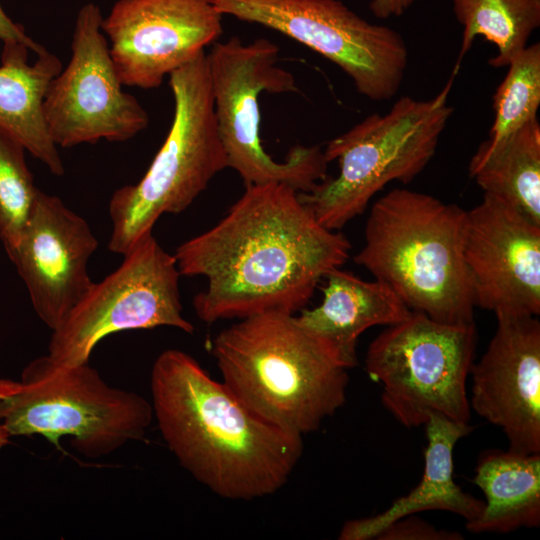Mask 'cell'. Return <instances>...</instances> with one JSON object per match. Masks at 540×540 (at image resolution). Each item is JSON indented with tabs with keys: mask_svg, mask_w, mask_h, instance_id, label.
Listing matches in <instances>:
<instances>
[{
	"mask_svg": "<svg viewBox=\"0 0 540 540\" xmlns=\"http://www.w3.org/2000/svg\"><path fill=\"white\" fill-rule=\"evenodd\" d=\"M463 258L475 307L496 316L539 315V225L484 194L466 211Z\"/></svg>",
	"mask_w": 540,
	"mask_h": 540,
	"instance_id": "obj_14",
	"label": "cell"
},
{
	"mask_svg": "<svg viewBox=\"0 0 540 540\" xmlns=\"http://www.w3.org/2000/svg\"><path fill=\"white\" fill-rule=\"evenodd\" d=\"M472 482L485 496L480 516L466 529L508 533L540 525V453L486 450L478 458Z\"/></svg>",
	"mask_w": 540,
	"mask_h": 540,
	"instance_id": "obj_20",
	"label": "cell"
},
{
	"mask_svg": "<svg viewBox=\"0 0 540 540\" xmlns=\"http://www.w3.org/2000/svg\"><path fill=\"white\" fill-rule=\"evenodd\" d=\"M323 288L322 303L303 310L298 321L328 343L351 369L357 364L359 336L377 325H394L411 310L386 284L366 281L339 268L331 270Z\"/></svg>",
	"mask_w": 540,
	"mask_h": 540,
	"instance_id": "obj_18",
	"label": "cell"
},
{
	"mask_svg": "<svg viewBox=\"0 0 540 540\" xmlns=\"http://www.w3.org/2000/svg\"><path fill=\"white\" fill-rule=\"evenodd\" d=\"M428 444L419 484L396 499L385 511L371 517L349 520L339 533L340 540H370L394 521L423 511L441 510L476 520L484 501L466 493L453 479V451L456 443L473 431L469 423L433 414L425 424Z\"/></svg>",
	"mask_w": 540,
	"mask_h": 540,
	"instance_id": "obj_17",
	"label": "cell"
},
{
	"mask_svg": "<svg viewBox=\"0 0 540 540\" xmlns=\"http://www.w3.org/2000/svg\"><path fill=\"white\" fill-rule=\"evenodd\" d=\"M8 382L9 380L0 379V400L7 390ZM9 438V434L7 433L3 425L0 423V448L8 443Z\"/></svg>",
	"mask_w": 540,
	"mask_h": 540,
	"instance_id": "obj_28",
	"label": "cell"
},
{
	"mask_svg": "<svg viewBox=\"0 0 540 540\" xmlns=\"http://www.w3.org/2000/svg\"><path fill=\"white\" fill-rule=\"evenodd\" d=\"M151 405L160 433L179 464L217 496L254 500L280 490L303 453V437L247 408L189 354L156 358Z\"/></svg>",
	"mask_w": 540,
	"mask_h": 540,
	"instance_id": "obj_2",
	"label": "cell"
},
{
	"mask_svg": "<svg viewBox=\"0 0 540 540\" xmlns=\"http://www.w3.org/2000/svg\"><path fill=\"white\" fill-rule=\"evenodd\" d=\"M25 151L17 139L0 128V239L7 255L19 241L39 190Z\"/></svg>",
	"mask_w": 540,
	"mask_h": 540,
	"instance_id": "obj_24",
	"label": "cell"
},
{
	"mask_svg": "<svg viewBox=\"0 0 540 540\" xmlns=\"http://www.w3.org/2000/svg\"><path fill=\"white\" fill-rule=\"evenodd\" d=\"M455 75L435 97H401L388 113H373L327 143L325 157L338 161V175L299 193L321 225L339 231L388 183L408 184L424 170L454 111L448 98Z\"/></svg>",
	"mask_w": 540,
	"mask_h": 540,
	"instance_id": "obj_6",
	"label": "cell"
},
{
	"mask_svg": "<svg viewBox=\"0 0 540 540\" xmlns=\"http://www.w3.org/2000/svg\"><path fill=\"white\" fill-rule=\"evenodd\" d=\"M494 95V121L488 139L496 144L537 118L540 105V44L527 45L509 63Z\"/></svg>",
	"mask_w": 540,
	"mask_h": 540,
	"instance_id": "obj_23",
	"label": "cell"
},
{
	"mask_svg": "<svg viewBox=\"0 0 540 540\" xmlns=\"http://www.w3.org/2000/svg\"><path fill=\"white\" fill-rule=\"evenodd\" d=\"M278 55V46L265 38L245 44L234 36L213 44L207 57L217 126L228 167L245 187L281 183L307 193L328 177L324 151L298 145L279 162L260 137L259 95L297 91L294 75L278 66Z\"/></svg>",
	"mask_w": 540,
	"mask_h": 540,
	"instance_id": "obj_8",
	"label": "cell"
},
{
	"mask_svg": "<svg viewBox=\"0 0 540 540\" xmlns=\"http://www.w3.org/2000/svg\"><path fill=\"white\" fill-rule=\"evenodd\" d=\"M375 539L379 540H461L460 533L437 529L428 522L413 515L400 518L385 529Z\"/></svg>",
	"mask_w": 540,
	"mask_h": 540,
	"instance_id": "obj_25",
	"label": "cell"
},
{
	"mask_svg": "<svg viewBox=\"0 0 540 540\" xmlns=\"http://www.w3.org/2000/svg\"><path fill=\"white\" fill-rule=\"evenodd\" d=\"M99 6L78 11L68 65L50 82L43 100L47 131L57 147L71 148L101 139L124 142L147 128L149 115L123 90Z\"/></svg>",
	"mask_w": 540,
	"mask_h": 540,
	"instance_id": "obj_12",
	"label": "cell"
},
{
	"mask_svg": "<svg viewBox=\"0 0 540 540\" xmlns=\"http://www.w3.org/2000/svg\"><path fill=\"white\" fill-rule=\"evenodd\" d=\"M30 49L20 42L3 43L0 65V128L17 139L56 176L65 172L58 147L47 131L43 100L62 62L46 48L28 62Z\"/></svg>",
	"mask_w": 540,
	"mask_h": 540,
	"instance_id": "obj_19",
	"label": "cell"
},
{
	"mask_svg": "<svg viewBox=\"0 0 540 540\" xmlns=\"http://www.w3.org/2000/svg\"><path fill=\"white\" fill-rule=\"evenodd\" d=\"M212 1L222 15L273 29L321 54L372 101H387L401 87L408 64L401 34L369 23L339 0Z\"/></svg>",
	"mask_w": 540,
	"mask_h": 540,
	"instance_id": "obj_11",
	"label": "cell"
},
{
	"mask_svg": "<svg viewBox=\"0 0 540 540\" xmlns=\"http://www.w3.org/2000/svg\"><path fill=\"white\" fill-rule=\"evenodd\" d=\"M98 241L87 221L38 190L10 255L40 320L54 330L93 285L88 262Z\"/></svg>",
	"mask_w": 540,
	"mask_h": 540,
	"instance_id": "obj_15",
	"label": "cell"
},
{
	"mask_svg": "<svg viewBox=\"0 0 540 540\" xmlns=\"http://www.w3.org/2000/svg\"><path fill=\"white\" fill-rule=\"evenodd\" d=\"M123 257L52 330L47 355L56 363H88L102 339L121 331L168 326L193 333V324L182 314L174 254L149 233Z\"/></svg>",
	"mask_w": 540,
	"mask_h": 540,
	"instance_id": "obj_10",
	"label": "cell"
},
{
	"mask_svg": "<svg viewBox=\"0 0 540 540\" xmlns=\"http://www.w3.org/2000/svg\"><path fill=\"white\" fill-rule=\"evenodd\" d=\"M466 211L434 196L396 188L372 206L365 243L354 256L413 312L445 324L474 322L463 258Z\"/></svg>",
	"mask_w": 540,
	"mask_h": 540,
	"instance_id": "obj_4",
	"label": "cell"
},
{
	"mask_svg": "<svg viewBox=\"0 0 540 540\" xmlns=\"http://www.w3.org/2000/svg\"><path fill=\"white\" fill-rule=\"evenodd\" d=\"M476 340L474 322L445 324L412 311L370 343L365 369L382 386V405L403 426H425L433 414L469 423L466 384Z\"/></svg>",
	"mask_w": 540,
	"mask_h": 540,
	"instance_id": "obj_9",
	"label": "cell"
},
{
	"mask_svg": "<svg viewBox=\"0 0 540 540\" xmlns=\"http://www.w3.org/2000/svg\"><path fill=\"white\" fill-rule=\"evenodd\" d=\"M417 0H372L369 7L373 15L386 19L401 16Z\"/></svg>",
	"mask_w": 540,
	"mask_h": 540,
	"instance_id": "obj_27",
	"label": "cell"
},
{
	"mask_svg": "<svg viewBox=\"0 0 540 540\" xmlns=\"http://www.w3.org/2000/svg\"><path fill=\"white\" fill-rule=\"evenodd\" d=\"M469 173L491 195L540 226V124L532 119L504 140L483 141Z\"/></svg>",
	"mask_w": 540,
	"mask_h": 540,
	"instance_id": "obj_21",
	"label": "cell"
},
{
	"mask_svg": "<svg viewBox=\"0 0 540 540\" xmlns=\"http://www.w3.org/2000/svg\"><path fill=\"white\" fill-rule=\"evenodd\" d=\"M212 0H117L101 29L123 86L159 87L223 33Z\"/></svg>",
	"mask_w": 540,
	"mask_h": 540,
	"instance_id": "obj_13",
	"label": "cell"
},
{
	"mask_svg": "<svg viewBox=\"0 0 540 540\" xmlns=\"http://www.w3.org/2000/svg\"><path fill=\"white\" fill-rule=\"evenodd\" d=\"M453 9L463 26L455 73L477 36L497 47L498 53L489 64L500 68L509 65L540 26V0H453Z\"/></svg>",
	"mask_w": 540,
	"mask_h": 540,
	"instance_id": "obj_22",
	"label": "cell"
},
{
	"mask_svg": "<svg viewBox=\"0 0 540 540\" xmlns=\"http://www.w3.org/2000/svg\"><path fill=\"white\" fill-rule=\"evenodd\" d=\"M222 382L268 423L303 437L346 402L349 367L291 313L239 319L212 341Z\"/></svg>",
	"mask_w": 540,
	"mask_h": 540,
	"instance_id": "obj_3",
	"label": "cell"
},
{
	"mask_svg": "<svg viewBox=\"0 0 540 540\" xmlns=\"http://www.w3.org/2000/svg\"><path fill=\"white\" fill-rule=\"evenodd\" d=\"M350 249L347 237L321 225L297 191L267 183L246 186L217 224L179 245L174 257L181 276L207 279L193 307L200 320L214 323L294 314Z\"/></svg>",
	"mask_w": 540,
	"mask_h": 540,
	"instance_id": "obj_1",
	"label": "cell"
},
{
	"mask_svg": "<svg viewBox=\"0 0 540 540\" xmlns=\"http://www.w3.org/2000/svg\"><path fill=\"white\" fill-rule=\"evenodd\" d=\"M174 100L168 134L144 176L109 201L108 249L124 256L163 214H179L228 167L219 134L208 57L201 52L169 75Z\"/></svg>",
	"mask_w": 540,
	"mask_h": 540,
	"instance_id": "obj_5",
	"label": "cell"
},
{
	"mask_svg": "<svg viewBox=\"0 0 540 540\" xmlns=\"http://www.w3.org/2000/svg\"><path fill=\"white\" fill-rule=\"evenodd\" d=\"M0 40L5 42H20L25 44L36 55L45 49L42 45L31 39L24 27L12 21L0 5Z\"/></svg>",
	"mask_w": 540,
	"mask_h": 540,
	"instance_id": "obj_26",
	"label": "cell"
},
{
	"mask_svg": "<svg viewBox=\"0 0 540 540\" xmlns=\"http://www.w3.org/2000/svg\"><path fill=\"white\" fill-rule=\"evenodd\" d=\"M153 419L143 396L108 385L88 363L61 365L48 355L29 362L20 381L9 380L0 400V423L10 437L41 435L58 446L70 436L89 458L144 439Z\"/></svg>",
	"mask_w": 540,
	"mask_h": 540,
	"instance_id": "obj_7",
	"label": "cell"
},
{
	"mask_svg": "<svg viewBox=\"0 0 540 540\" xmlns=\"http://www.w3.org/2000/svg\"><path fill=\"white\" fill-rule=\"evenodd\" d=\"M496 331L472 364L470 409L505 434L509 450L540 453V322L498 315Z\"/></svg>",
	"mask_w": 540,
	"mask_h": 540,
	"instance_id": "obj_16",
	"label": "cell"
}]
</instances>
